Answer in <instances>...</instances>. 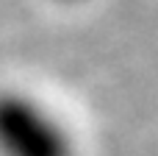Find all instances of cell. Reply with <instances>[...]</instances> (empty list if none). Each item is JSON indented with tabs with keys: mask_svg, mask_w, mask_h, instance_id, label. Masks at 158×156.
<instances>
[{
	"mask_svg": "<svg viewBox=\"0 0 158 156\" xmlns=\"http://www.w3.org/2000/svg\"><path fill=\"white\" fill-rule=\"evenodd\" d=\"M0 156H81V137L44 95L0 87Z\"/></svg>",
	"mask_w": 158,
	"mask_h": 156,
	"instance_id": "1",
	"label": "cell"
}]
</instances>
